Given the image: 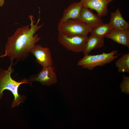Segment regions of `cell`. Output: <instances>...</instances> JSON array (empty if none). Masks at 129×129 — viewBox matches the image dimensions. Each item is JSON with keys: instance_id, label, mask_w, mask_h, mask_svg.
<instances>
[{"instance_id": "obj_2", "label": "cell", "mask_w": 129, "mask_h": 129, "mask_svg": "<svg viewBox=\"0 0 129 129\" xmlns=\"http://www.w3.org/2000/svg\"><path fill=\"white\" fill-rule=\"evenodd\" d=\"M13 64V62H11L10 65L6 70L0 68V99L2 97L4 90L10 91L14 97L11 105V107L14 108L18 106L21 103H23L27 98L25 95L20 94L19 93L18 88L20 85L27 83L32 86V85L27 79L25 78L17 81L12 78L11 74L13 72L12 68Z\"/></svg>"}, {"instance_id": "obj_8", "label": "cell", "mask_w": 129, "mask_h": 129, "mask_svg": "<svg viewBox=\"0 0 129 129\" xmlns=\"http://www.w3.org/2000/svg\"><path fill=\"white\" fill-rule=\"evenodd\" d=\"M115 0H80L83 7L91 10H95L100 17H104L108 13V6Z\"/></svg>"}, {"instance_id": "obj_15", "label": "cell", "mask_w": 129, "mask_h": 129, "mask_svg": "<svg viewBox=\"0 0 129 129\" xmlns=\"http://www.w3.org/2000/svg\"><path fill=\"white\" fill-rule=\"evenodd\" d=\"M119 72L129 73V53L122 55L115 63Z\"/></svg>"}, {"instance_id": "obj_4", "label": "cell", "mask_w": 129, "mask_h": 129, "mask_svg": "<svg viewBox=\"0 0 129 129\" xmlns=\"http://www.w3.org/2000/svg\"><path fill=\"white\" fill-rule=\"evenodd\" d=\"M93 27L78 19H69L58 25L59 33L67 36L88 35Z\"/></svg>"}, {"instance_id": "obj_12", "label": "cell", "mask_w": 129, "mask_h": 129, "mask_svg": "<svg viewBox=\"0 0 129 129\" xmlns=\"http://www.w3.org/2000/svg\"><path fill=\"white\" fill-rule=\"evenodd\" d=\"M109 23L115 30H123L129 29V23L124 19L118 8L114 12H111Z\"/></svg>"}, {"instance_id": "obj_10", "label": "cell", "mask_w": 129, "mask_h": 129, "mask_svg": "<svg viewBox=\"0 0 129 129\" xmlns=\"http://www.w3.org/2000/svg\"><path fill=\"white\" fill-rule=\"evenodd\" d=\"M82 7V4L80 1L72 3L64 10L59 22H61L69 19H78Z\"/></svg>"}, {"instance_id": "obj_3", "label": "cell", "mask_w": 129, "mask_h": 129, "mask_svg": "<svg viewBox=\"0 0 129 129\" xmlns=\"http://www.w3.org/2000/svg\"><path fill=\"white\" fill-rule=\"evenodd\" d=\"M118 52L115 50L108 53L103 52L100 54L84 55L78 61L77 65L92 70L97 66H102L113 61L120 55L117 54Z\"/></svg>"}, {"instance_id": "obj_7", "label": "cell", "mask_w": 129, "mask_h": 129, "mask_svg": "<svg viewBox=\"0 0 129 129\" xmlns=\"http://www.w3.org/2000/svg\"><path fill=\"white\" fill-rule=\"evenodd\" d=\"M30 53L35 56L36 62L42 67L52 65L51 53L49 48L35 44L30 50Z\"/></svg>"}, {"instance_id": "obj_9", "label": "cell", "mask_w": 129, "mask_h": 129, "mask_svg": "<svg viewBox=\"0 0 129 129\" xmlns=\"http://www.w3.org/2000/svg\"><path fill=\"white\" fill-rule=\"evenodd\" d=\"M78 19L93 27L104 23L102 20L97 15L95 14L90 9L83 7Z\"/></svg>"}, {"instance_id": "obj_17", "label": "cell", "mask_w": 129, "mask_h": 129, "mask_svg": "<svg viewBox=\"0 0 129 129\" xmlns=\"http://www.w3.org/2000/svg\"><path fill=\"white\" fill-rule=\"evenodd\" d=\"M4 0H0V6L2 7L4 4Z\"/></svg>"}, {"instance_id": "obj_11", "label": "cell", "mask_w": 129, "mask_h": 129, "mask_svg": "<svg viewBox=\"0 0 129 129\" xmlns=\"http://www.w3.org/2000/svg\"><path fill=\"white\" fill-rule=\"evenodd\" d=\"M105 38L129 48V29L123 30L113 29Z\"/></svg>"}, {"instance_id": "obj_14", "label": "cell", "mask_w": 129, "mask_h": 129, "mask_svg": "<svg viewBox=\"0 0 129 129\" xmlns=\"http://www.w3.org/2000/svg\"><path fill=\"white\" fill-rule=\"evenodd\" d=\"M113 29V27L109 22L103 23L93 27L90 32L91 35L105 38Z\"/></svg>"}, {"instance_id": "obj_13", "label": "cell", "mask_w": 129, "mask_h": 129, "mask_svg": "<svg viewBox=\"0 0 129 129\" xmlns=\"http://www.w3.org/2000/svg\"><path fill=\"white\" fill-rule=\"evenodd\" d=\"M104 38L91 35L88 37L81 52L84 55H88L92 50L102 47L104 45Z\"/></svg>"}, {"instance_id": "obj_6", "label": "cell", "mask_w": 129, "mask_h": 129, "mask_svg": "<svg viewBox=\"0 0 129 129\" xmlns=\"http://www.w3.org/2000/svg\"><path fill=\"white\" fill-rule=\"evenodd\" d=\"M27 79L32 84L33 82L36 81L47 86L55 84L57 81V76L52 65L42 67L39 73L31 75Z\"/></svg>"}, {"instance_id": "obj_16", "label": "cell", "mask_w": 129, "mask_h": 129, "mask_svg": "<svg viewBox=\"0 0 129 129\" xmlns=\"http://www.w3.org/2000/svg\"><path fill=\"white\" fill-rule=\"evenodd\" d=\"M123 81L121 83L120 87L122 90V92H124L126 94H129V77L123 75Z\"/></svg>"}, {"instance_id": "obj_5", "label": "cell", "mask_w": 129, "mask_h": 129, "mask_svg": "<svg viewBox=\"0 0 129 129\" xmlns=\"http://www.w3.org/2000/svg\"><path fill=\"white\" fill-rule=\"evenodd\" d=\"M88 37V35L67 36L59 32L58 40L66 50L78 53L83 49Z\"/></svg>"}, {"instance_id": "obj_1", "label": "cell", "mask_w": 129, "mask_h": 129, "mask_svg": "<svg viewBox=\"0 0 129 129\" xmlns=\"http://www.w3.org/2000/svg\"><path fill=\"white\" fill-rule=\"evenodd\" d=\"M31 21L30 25L17 28L14 33L8 38L5 46V53L0 56L1 58L9 57L11 62H17L26 59L31 49L41 39L38 34H35L43 26L38 25L40 19L39 17L35 24L34 17L29 16Z\"/></svg>"}]
</instances>
